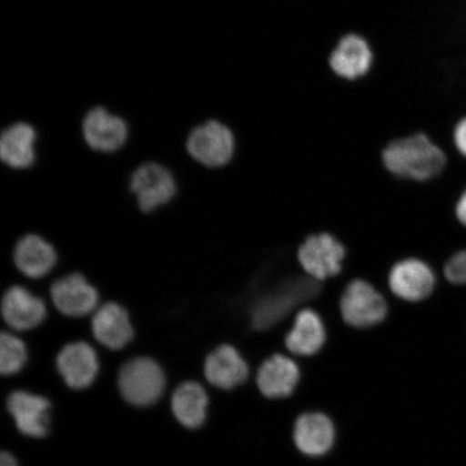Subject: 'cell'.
Wrapping results in <instances>:
<instances>
[{"instance_id":"obj_1","label":"cell","mask_w":466,"mask_h":466,"mask_svg":"<svg viewBox=\"0 0 466 466\" xmlns=\"http://www.w3.org/2000/svg\"><path fill=\"white\" fill-rule=\"evenodd\" d=\"M448 156L429 134L416 132L390 142L382 150L381 160L393 177L424 183L444 173Z\"/></svg>"},{"instance_id":"obj_8","label":"cell","mask_w":466,"mask_h":466,"mask_svg":"<svg viewBox=\"0 0 466 466\" xmlns=\"http://www.w3.org/2000/svg\"><path fill=\"white\" fill-rule=\"evenodd\" d=\"M375 54L369 40L357 33H349L338 40L329 57V66L337 77L358 81L374 67Z\"/></svg>"},{"instance_id":"obj_5","label":"cell","mask_w":466,"mask_h":466,"mask_svg":"<svg viewBox=\"0 0 466 466\" xmlns=\"http://www.w3.org/2000/svg\"><path fill=\"white\" fill-rule=\"evenodd\" d=\"M81 134L91 150L100 154H115L125 147L130 137V127L121 116L106 107L87 110L81 121Z\"/></svg>"},{"instance_id":"obj_26","label":"cell","mask_w":466,"mask_h":466,"mask_svg":"<svg viewBox=\"0 0 466 466\" xmlns=\"http://www.w3.org/2000/svg\"><path fill=\"white\" fill-rule=\"evenodd\" d=\"M457 217L463 225L466 226V189L460 196L456 208Z\"/></svg>"},{"instance_id":"obj_4","label":"cell","mask_w":466,"mask_h":466,"mask_svg":"<svg viewBox=\"0 0 466 466\" xmlns=\"http://www.w3.org/2000/svg\"><path fill=\"white\" fill-rule=\"evenodd\" d=\"M118 387L127 403L139 407L153 405L165 391V372L156 360L136 358L121 367Z\"/></svg>"},{"instance_id":"obj_7","label":"cell","mask_w":466,"mask_h":466,"mask_svg":"<svg viewBox=\"0 0 466 466\" xmlns=\"http://www.w3.org/2000/svg\"><path fill=\"white\" fill-rule=\"evenodd\" d=\"M340 308L343 319L359 329L370 328L382 322L388 313L387 302L382 295L362 279L348 285Z\"/></svg>"},{"instance_id":"obj_21","label":"cell","mask_w":466,"mask_h":466,"mask_svg":"<svg viewBox=\"0 0 466 466\" xmlns=\"http://www.w3.org/2000/svg\"><path fill=\"white\" fill-rule=\"evenodd\" d=\"M325 326L317 312L306 309L296 317L293 329L287 336V347L297 355H313L323 347Z\"/></svg>"},{"instance_id":"obj_11","label":"cell","mask_w":466,"mask_h":466,"mask_svg":"<svg viewBox=\"0 0 466 466\" xmlns=\"http://www.w3.org/2000/svg\"><path fill=\"white\" fill-rule=\"evenodd\" d=\"M56 367L64 381L75 390L90 387L100 369L96 350L83 341L64 347L57 354Z\"/></svg>"},{"instance_id":"obj_12","label":"cell","mask_w":466,"mask_h":466,"mask_svg":"<svg viewBox=\"0 0 466 466\" xmlns=\"http://www.w3.org/2000/svg\"><path fill=\"white\" fill-rule=\"evenodd\" d=\"M91 329L96 339L114 351L129 345L134 337L129 313L112 301L96 309Z\"/></svg>"},{"instance_id":"obj_24","label":"cell","mask_w":466,"mask_h":466,"mask_svg":"<svg viewBox=\"0 0 466 466\" xmlns=\"http://www.w3.org/2000/svg\"><path fill=\"white\" fill-rule=\"evenodd\" d=\"M445 276L448 281L454 284L466 283V250L453 256L447 262Z\"/></svg>"},{"instance_id":"obj_3","label":"cell","mask_w":466,"mask_h":466,"mask_svg":"<svg viewBox=\"0 0 466 466\" xmlns=\"http://www.w3.org/2000/svg\"><path fill=\"white\" fill-rule=\"evenodd\" d=\"M319 291L317 279L311 278L290 279L277 285L253 305L250 311L253 328L258 330L271 329L294 308L316 297Z\"/></svg>"},{"instance_id":"obj_10","label":"cell","mask_w":466,"mask_h":466,"mask_svg":"<svg viewBox=\"0 0 466 466\" xmlns=\"http://www.w3.org/2000/svg\"><path fill=\"white\" fill-rule=\"evenodd\" d=\"M50 295L57 310L68 318H83L96 311L100 299L96 288L80 273L58 279Z\"/></svg>"},{"instance_id":"obj_9","label":"cell","mask_w":466,"mask_h":466,"mask_svg":"<svg viewBox=\"0 0 466 466\" xmlns=\"http://www.w3.org/2000/svg\"><path fill=\"white\" fill-rule=\"evenodd\" d=\"M299 258L308 275L320 281L339 273L345 248L334 237L322 233L307 238L299 248Z\"/></svg>"},{"instance_id":"obj_6","label":"cell","mask_w":466,"mask_h":466,"mask_svg":"<svg viewBox=\"0 0 466 466\" xmlns=\"http://www.w3.org/2000/svg\"><path fill=\"white\" fill-rule=\"evenodd\" d=\"M130 190L144 213L170 202L177 191V180L168 168L158 162H146L131 175Z\"/></svg>"},{"instance_id":"obj_15","label":"cell","mask_w":466,"mask_h":466,"mask_svg":"<svg viewBox=\"0 0 466 466\" xmlns=\"http://www.w3.org/2000/svg\"><path fill=\"white\" fill-rule=\"evenodd\" d=\"M389 282L390 288L400 299L419 301L432 293L435 276L425 262L411 258L400 261L393 267Z\"/></svg>"},{"instance_id":"obj_2","label":"cell","mask_w":466,"mask_h":466,"mask_svg":"<svg viewBox=\"0 0 466 466\" xmlns=\"http://www.w3.org/2000/svg\"><path fill=\"white\" fill-rule=\"evenodd\" d=\"M185 148L196 162L208 168H223L236 159L238 138L235 130L218 118L192 127Z\"/></svg>"},{"instance_id":"obj_16","label":"cell","mask_w":466,"mask_h":466,"mask_svg":"<svg viewBox=\"0 0 466 466\" xmlns=\"http://www.w3.org/2000/svg\"><path fill=\"white\" fill-rule=\"evenodd\" d=\"M204 376L214 387L230 390L247 380L248 366L236 348L223 345L208 354Z\"/></svg>"},{"instance_id":"obj_14","label":"cell","mask_w":466,"mask_h":466,"mask_svg":"<svg viewBox=\"0 0 466 466\" xmlns=\"http://www.w3.org/2000/svg\"><path fill=\"white\" fill-rule=\"evenodd\" d=\"M37 131L27 122H15L0 137V159L14 170H27L37 158Z\"/></svg>"},{"instance_id":"obj_25","label":"cell","mask_w":466,"mask_h":466,"mask_svg":"<svg viewBox=\"0 0 466 466\" xmlns=\"http://www.w3.org/2000/svg\"><path fill=\"white\" fill-rule=\"evenodd\" d=\"M451 149L466 160V114L460 115L451 127Z\"/></svg>"},{"instance_id":"obj_28","label":"cell","mask_w":466,"mask_h":466,"mask_svg":"<svg viewBox=\"0 0 466 466\" xmlns=\"http://www.w3.org/2000/svg\"><path fill=\"white\" fill-rule=\"evenodd\" d=\"M238 153H240V151H238ZM242 154H244V153H242ZM247 155H248V154H247ZM249 156H252V155H249ZM253 157H255V156H253ZM256 158H258V157H256ZM258 159H260V158H258ZM260 160H262V159H260Z\"/></svg>"},{"instance_id":"obj_20","label":"cell","mask_w":466,"mask_h":466,"mask_svg":"<svg viewBox=\"0 0 466 466\" xmlns=\"http://www.w3.org/2000/svg\"><path fill=\"white\" fill-rule=\"evenodd\" d=\"M14 260L23 275L31 279H40L54 269L57 256L54 247L42 237L28 235L17 242Z\"/></svg>"},{"instance_id":"obj_27","label":"cell","mask_w":466,"mask_h":466,"mask_svg":"<svg viewBox=\"0 0 466 466\" xmlns=\"http://www.w3.org/2000/svg\"><path fill=\"white\" fill-rule=\"evenodd\" d=\"M0 465L2 466H17L16 461L10 453L4 452L0 458Z\"/></svg>"},{"instance_id":"obj_18","label":"cell","mask_w":466,"mask_h":466,"mask_svg":"<svg viewBox=\"0 0 466 466\" xmlns=\"http://www.w3.org/2000/svg\"><path fill=\"white\" fill-rule=\"evenodd\" d=\"M294 441L299 451L307 454V456H322L334 444V424L323 413H305V415L297 419Z\"/></svg>"},{"instance_id":"obj_23","label":"cell","mask_w":466,"mask_h":466,"mask_svg":"<svg viewBox=\"0 0 466 466\" xmlns=\"http://www.w3.org/2000/svg\"><path fill=\"white\" fill-rule=\"evenodd\" d=\"M27 350L20 338L10 333L0 336V372L4 376L17 374L25 366Z\"/></svg>"},{"instance_id":"obj_17","label":"cell","mask_w":466,"mask_h":466,"mask_svg":"<svg viewBox=\"0 0 466 466\" xmlns=\"http://www.w3.org/2000/svg\"><path fill=\"white\" fill-rule=\"evenodd\" d=\"M8 410L23 434L43 437L48 432L50 403L43 396L14 392L8 399Z\"/></svg>"},{"instance_id":"obj_13","label":"cell","mask_w":466,"mask_h":466,"mask_svg":"<svg viewBox=\"0 0 466 466\" xmlns=\"http://www.w3.org/2000/svg\"><path fill=\"white\" fill-rule=\"evenodd\" d=\"M2 314L10 329L25 331L37 328L44 322L46 308L39 297L15 285L5 291L3 297Z\"/></svg>"},{"instance_id":"obj_22","label":"cell","mask_w":466,"mask_h":466,"mask_svg":"<svg viewBox=\"0 0 466 466\" xmlns=\"http://www.w3.org/2000/svg\"><path fill=\"white\" fill-rule=\"evenodd\" d=\"M208 398L201 384L187 381L180 384L172 396V410L186 428L196 429L206 420Z\"/></svg>"},{"instance_id":"obj_19","label":"cell","mask_w":466,"mask_h":466,"mask_svg":"<svg viewBox=\"0 0 466 466\" xmlns=\"http://www.w3.org/2000/svg\"><path fill=\"white\" fill-rule=\"evenodd\" d=\"M299 377V366L293 360L276 354L260 366L258 384L266 398H287L294 392Z\"/></svg>"}]
</instances>
